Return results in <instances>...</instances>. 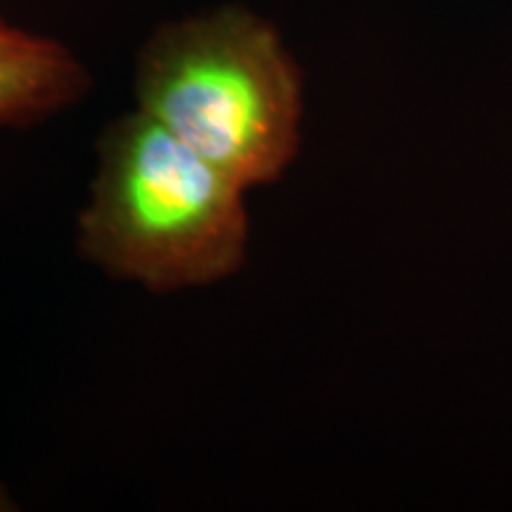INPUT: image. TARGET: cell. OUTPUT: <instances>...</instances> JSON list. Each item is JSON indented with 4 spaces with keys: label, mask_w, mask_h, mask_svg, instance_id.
<instances>
[{
    "label": "cell",
    "mask_w": 512,
    "mask_h": 512,
    "mask_svg": "<svg viewBox=\"0 0 512 512\" xmlns=\"http://www.w3.org/2000/svg\"><path fill=\"white\" fill-rule=\"evenodd\" d=\"M247 190L133 107L107 121L76 252L152 294L207 287L247 261Z\"/></svg>",
    "instance_id": "6da1fadb"
},
{
    "label": "cell",
    "mask_w": 512,
    "mask_h": 512,
    "mask_svg": "<svg viewBox=\"0 0 512 512\" xmlns=\"http://www.w3.org/2000/svg\"><path fill=\"white\" fill-rule=\"evenodd\" d=\"M91 88L93 76L72 48L0 19V128L38 126Z\"/></svg>",
    "instance_id": "3957f363"
},
{
    "label": "cell",
    "mask_w": 512,
    "mask_h": 512,
    "mask_svg": "<svg viewBox=\"0 0 512 512\" xmlns=\"http://www.w3.org/2000/svg\"><path fill=\"white\" fill-rule=\"evenodd\" d=\"M133 100L245 190L278 181L302 145V69L275 24L242 5L159 24L136 53Z\"/></svg>",
    "instance_id": "7a4b0ae2"
}]
</instances>
